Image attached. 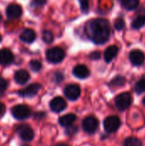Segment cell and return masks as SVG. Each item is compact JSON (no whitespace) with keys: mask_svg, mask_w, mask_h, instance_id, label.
I'll use <instances>...</instances> for the list:
<instances>
[{"mask_svg":"<svg viewBox=\"0 0 145 146\" xmlns=\"http://www.w3.org/2000/svg\"><path fill=\"white\" fill-rule=\"evenodd\" d=\"M115 104L120 111H125L130 108L132 104V97L130 92H122L119 94L115 99Z\"/></svg>","mask_w":145,"mask_h":146,"instance_id":"obj_2","label":"cell"},{"mask_svg":"<svg viewBox=\"0 0 145 146\" xmlns=\"http://www.w3.org/2000/svg\"><path fill=\"white\" fill-rule=\"evenodd\" d=\"M1 20H2V15H0V21H1Z\"/></svg>","mask_w":145,"mask_h":146,"instance_id":"obj_37","label":"cell"},{"mask_svg":"<svg viewBox=\"0 0 145 146\" xmlns=\"http://www.w3.org/2000/svg\"><path fill=\"white\" fill-rule=\"evenodd\" d=\"M142 140L136 137H128L124 140L123 146H143Z\"/></svg>","mask_w":145,"mask_h":146,"instance_id":"obj_20","label":"cell"},{"mask_svg":"<svg viewBox=\"0 0 145 146\" xmlns=\"http://www.w3.org/2000/svg\"><path fill=\"white\" fill-rule=\"evenodd\" d=\"M5 111H6V107H5L4 104L0 102V118L4 115Z\"/></svg>","mask_w":145,"mask_h":146,"instance_id":"obj_32","label":"cell"},{"mask_svg":"<svg viewBox=\"0 0 145 146\" xmlns=\"http://www.w3.org/2000/svg\"><path fill=\"white\" fill-rule=\"evenodd\" d=\"M121 126V121L117 115H110L105 118L103 121L104 130L107 133H114Z\"/></svg>","mask_w":145,"mask_h":146,"instance_id":"obj_4","label":"cell"},{"mask_svg":"<svg viewBox=\"0 0 145 146\" xmlns=\"http://www.w3.org/2000/svg\"><path fill=\"white\" fill-rule=\"evenodd\" d=\"M139 4L138 0H121V5L127 10L135 9Z\"/></svg>","mask_w":145,"mask_h":146,"instance_id":"obj_19","label":"cell"},{"mask_svg":"<svg viewBox=\"0 0 145 146\" xmlns=\"http://www.w3.org/2000/svg\"><path fill=\"white\" fill-rule=\"evenodd\" d=\"M143 104L145 106V97L143 98Z\"/></svg>","mask_w":145,"mask_h":146,"instance_id":"obj_36","label":"cell"},{"mask_svg":"<svg viewBox=\"0 0 145 146\" xmlns=\"http://www.w3.org/2000/svg\"><path fill=\"white\" fill-rule=\"evenodd\" d=\"M41 89V85L38 83H35V84H31L30 86H28L27 87H26L25 89H22L21 91L18 92V94L21 97H25V98H33L34 96H36L38 92V91Z\"/></svg>","mask_w":145,"mask_h":146,"instance_id":"obj_9","label":"cell"},{"mask_svg":"<svg viewBox=\"0 0 145 146\" xmlns=\"http://www.w3.org/2000/svg\"><path fill=\"white\" fill-rule=\"evenodd\" d=\"M80 87L78 85L71 84L65 87L64 89V94L65 96L71 101L77 100L80 96Z\"/></svg>","mask_w":145,"mask_h":146,"instance_id":"obj_8","label":"cell"},{"mask_svg":"<svg viewBox=\"0 0 145 146\" xmlns=\"http://www.w3.org/2000/svg\"><path fill=\"white\" fill-rule=\"evenodd\" d=\"M14 60V56L12 52L8 49L0 50V64L8 65L10 64Z\"/></svg>","mask_w":145,"mask_h":146,"instance_id":"obj_16","label":"cell"},{"mask_svg":"<svg viewBox=\"0 0 145 146\" xmlns=\"http://www.w3.org/2000/svg\"><path fill=\"white\" fill-rule=\"evenodd\" d=\"M55 78H56V82H60L61 80H63V74H60V73H57L55 74Z\"/></svg>","mask_w":145,"mask_h":146,"instance_id":"obj_34","label":"cell"},{"mask_svg":"<svg viewBox=\"0 0 145 146\" xmlns=\"http://www.w3.org/2000/svg\"><path fill=\"white\" fill-rule=\"evenodd\" d=\"M134 91L137 94H142L145 92V79L143 77L140 79L134 86Z\"/></svg>","mask_w":145,"mask_h":146,"instance_id":"obj_23","label":"cell"},{"mask_svg":"<svg viewBox=\"0 0 145 146\" xmlns=\"http://www.w3.org/2000/svg\"><path fill=\"white\" fill-rule=\"evenodd\" d=\"M8 87V81L3 78L0 77V94L3 93Z\"/></svg>","mask_w":145,"mask_h":146,"instance_id":"obj_27","label":"cell"},{"mask_svg":"<svg viewBox=\"0 0 145 146\" xmlns=\"http://www.w3.org/2000/svg\"><path fill=\"white\" fill-rule=\"evenodd\" d=\"M11 113L14 118L19 121L26 120L32 115L31 109L25 104H17L11 109Z\"/></svg>","mask_w":145,"mask_h":146,"instance_id":"obj_3","label":"cell"},{"mask_svg":"<svg viewBox=\"0 0 145 146\" xmlns=\"http://www.w3.org/2000/svg\"><path fill=\"white\" fill-rule=\"evenodd\" d=\"M99 127L98 120L92 115L85 117L82 121V128L88 134H93L97 132Z\"/></svg>","mask_w":145,"mask_h":146,"instance_id":"obj_6","label":"cell"},{"mask_svg":"<svg viewBox=\"0 0 145 146\" xmlns=\"http://www.w3.org/2000/svg\"><path fill=\"white\" fill-rule=\"evenodd\" d=\"M46 3V0H33V3L36 6H42Z\"/></svg>","mask_w":145,"mask_h":146,"instance_id":"obj_33","label":"cell"},{"mask_svg":"<svg viewBox=\"0 0 145 146\" xmlns=\"http://www.w3.org/2000/svg\"><path fill=\"white\" fill-rule=\"evenodd\" d=\"M65 56V51L60 47H53L46 51V58L50 62L59 63Z\"/></svg>","mask_w":145,"mask_h":146,"instance_id":"obj_5","label":"cell"},{"mask_svg":"<svg viewBox=\"0 0 145 146\" xmlns=\"http://www.w3.org/2000/svg\"><path fill=\"white\" fill-rule=\"evenodd\" d=\"M89 3H90V0H79L81 10L83 12H85V13L88 12V10H89Z\"/></svg>","mask_w":145,"mask_h":146,"instance_id":"obj_26","label":"cell"},{"mask_svg":"<svg viewBox=\"0 0 145 146\" xmlns=\"http://www.w3.org/2000/svg\"><path fill=\"white\" fill-rule=\"evenodd\" d=\"M115 27L117 30H122L125 27V21L123 19L119 18L115 21Z\"/></svg>","mask_w":145,"mask_h":146,"instance_id":"obj_28","label":"cell"},{"mask_svg":"<svg viewBox=\"0 0 145 146\" xmlns=\"http://www.w3.org/2000/svg\"><path fill=\"white\" fill-rule=\"evenodd\" d=\"M78 131V127L77 126H70L68 127H66V133L68 135H72V134H74L76 133V132Z\"/></svg>","mask_w":145,"mask_h":146,"instance_id":"obj_29","label":"cell"},{"mask_svg":"<svg viewBox=\"0 0 145 146\" xmlns=\"http://www.w3.org/2000/svg\"><path fill=\"white\" fill-rule=\"evenodd\" d=\"M16 133L21 140L25 142H30L34 138V132L28 125H21L17 127Z\"/></svg>","mask_w":145,"mask_h":146,"instance_id":"obj_7","label":"cell"},{"mask_svg":"<svg viewBox=\"0 0 145 146\" xmlns=\"http://www.w3.org/2000/svg\"><path fill=\"white\" fill-rule=\"evenodd\" d=\"M42 38H43V40H44L45 43H47V44L51 43V42L53 41V38H54L52 33H51L50 31H48V30H45V31L43 32Z\"/></svg>","mask_w":145,"mask_h":146,"instance_id":"obj_24","label":"cell"},{"mask_svg":"<svg viewBox=\"0 0 145 146\" xmlns=\"http://www.w3.org/2000/svg\"><path fill=\"white\" fill-rule=\"evenodd\" d=\"M77 119V116L74 114H67L59 118V124L63 127H68L72 126Z\"/></svg>","mask_w":145,"mask_h":146,"instance_id":"obj_15","label":"cell"},{"mask_svg":"<svg viewBox=\"0 0 145 146\" xmlns=\"http://www.w3.org/2000/svg\"><path fill=\"white\" fill-rule=\"evenodd\" d=\"M14 79L15 82L19 85H24L30 80V74L26 70L21 69L15 72L14 75Z\"/></svg>","mask_w":145,"mask_h":146,"instance_id":"obj_14","label":"cell"},{"mask_svg":"<svg viewBox=\"0 0 145 146\" xmlns=\"http://www.w3.org/2000/svg\"><path fill=\"white\" fill-rule=\"evenodd\" d=\"M119 49L116 45L109 46L104 51V59L106 62H110L118 54Z\"/></svg>","mask_w":145,"mask_h":146,"instance_id":"obj_18","label":"cell"},{"mask_svg":"<svg viewBox=\"0 0 145 146\" xmlns=\"http://www.w3.org/2000/svg\"><path fill=\"white\" fill-rule=\"evenodd\" d=\"M145 26V15H139L136 17L132 22V27L135 29H139Z\"/></svg>","mask_w":145,"mask_h":146,"instance_id":"obj_22","label":"cell"},{"mask_svg":"<svg viewBox=\"0 0 145 146\" xmlns=\"http://www.w3.org/2000/svg\"><path fill=\"white\" fill-rule=\"evenodd\" d=\"M126 79L125 77L121 76V75H118L116 77H115L111 82H110V86H114V87H121V86H124L125 84H126Z\"/></svg>","mask_w":145,"mask_h":146,"instance_id":"obj_21","label":"cell"},{"mask_svg":"<svg viewBox=\"0 0 145 146\" xmlns=\"http://www.w3.org/2000/svg\"><path fill=\"white\" fill-rule=\"evenodd\" d=\"M50 107L53 112L60 113L67 108V103L62 97H56L50 102Z\"/></svg>","mask_w":145,"mask_h":146,"instance_id":"obj_10","label":"cell"},{"mask_svg":"<svg viewBox=\"0 0 145 146\" xmlns=\"http://www.w3.org/2000/svg\"><path fill=\"white\" fill-rule=\"evenodd\" d=\"M21 14H22V9L19 4L12 3L9 4L6 9V15L9 19L11 20L17 19L21 15Z\"/></svg>","mask_w":145,"mask_h":146,"instance_id":"obj_11","label":"cell"},{"mask_svg":"<svg viewBox=\"0 0 145 146\" xmlns=\"http://www.w3.org/2000/svg\"><path fill=\"white\" fill-rule=\"evenodd\" d=\"M44 116H45L44 112H37V113L34 115V118L37 119V120H42Z\"/></svg>","mask_w":145,"mask_h":146,"instance_id":"obj_31","label":"cell"},{"mask_svg":"<svg viewBox=\"0 0 145 146\" xmlns=\"http://www.w3.org/2000/svg\"><path fill=\"white\" fill-rule=\"evenodd\" d=\"M2 40V37H1V35H0V41Z\"/></svg>","mask_w":145,"mask_h":146,"instance_id":"obj_38","label":"cell"},{"mask_svg":"<svg viewBox=\"0 0 145 146\" xmlns=\"http://www.w3.org/2000/svg\"><path fill=\"white\" fill-rule=\"evenodd\" d=\"M88 31L92 41L97 44H102L109 38L110 26L107 20L95 19L89 23Z\"/></svg>","mask_w":145,"mask_h":146,"instance_id":"obj_1","label":"cell"},{"mask_svg":"<svg viewBox=\"0 0 145 146\" xmlns=\"http://www.w3.org/2000/svg\"><path fill=\"white\" fill-rule=\"evenodd\" d=\"M29 66H30V68H31L33 72H38V71H40V69L42 68V64H41L38 61H37V60H32V61H31Z\"/></svg>","mask_w":145,"mask_h":146,"instance_id":"obj_25","label":"cell"},{"mask_svg":"<svg viewBox=\"0 0 145 146\" xmlns=\"http://www.w3.org/2000/svg\"><path fill=\"white\" fill-rule=\"evenodd\" d=\"M143 77H144V79H145V74H144V76H143Z\"/></svg>","mask_w":145,"mask_h":146,"instance_id":"obj_39","label":"cell"},{"mask_svg":"<svg viewBox=\"0 0 145 146\" xmlns=\"http://www.w3.org/2000/svg\"><path fill=\"white\" fill-rule=\"evenodd\" d=\"M55 146H68V145H66V144H62V143H61V144H57V145H56Z\"/></svg>","mask_w":145,"mask_h":146,"instance_id":"obj_35","label":"cell"},{"mask_svg":"<svg viewBox=\"0 0 145 146\" xmlns=\"http://www.w3.org/2000/svg\"><path fill=\"white\" fill-rule=\"evenodd\" d=\"M101 56V53L99 51H95V52H92L91 55H90V57L93 60H97V59H99Z\"/></svg>","mask_w":145,"mask_h":146,"instance_id":"obj_30","label":"cell"},{"mask_svg":"<svg viewBox=\"0 0 145 146\" xmlns=\"http://www.w3.org/2000/svg\"><path fill=\"white\" fill-rule=\"evenodd\" d=\"M20 38L21 41L25 43H32L36 38V33L32 29H25L20 35Z\"/></svg>","mask_w":145,"mask_h":146,"instance_id":"obj_17","label":"cell"},{"mask_svg":"<svg viewBox=\"0 0 145 146\" xmlns=\"http://www.w3.org/2000/svg\"><path fill=\"white\" fill-rule=\"evenodd\" d=\"M73 74L75 77L79 79H85L90 75V71L85 65L79 64L74 67L73 70Z\"/></svg>","mask_w":145,"mask_h":146,"instance_id":"obj_13","label":"cell"},{"mask_svg":"<svg viewBox=\"0 0 145 146\" xmlns=\"http://www.w3.org/2000/svg\"><path fill=\"white\" fill-rule=\"evenodd\" d=\"M130 61L134 66H140L144 63L145 60V56L143 51L139 50H134L130 53Z\"/></svg>","mask_w":145,"mask_h":146,"instance_id":"obj_12","label":"cell"}]
</instances>
